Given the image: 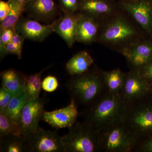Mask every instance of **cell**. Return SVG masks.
Segmentation results:
<instances>
[{
    "mask_svg": "<svg viewBox=\"0 0 152 152\" xmlns=\"http://www.w3.org/2000/svg\"><path fill=\"white\" fill-rule=\"evenodd\" d=\"M99 22L97 42L120 53L146 38V34L143 30L121 8L116 13Z\"/></svg>",
    "mask_w": 152,
    "mask_h": 152,
    "instance_id": "6da1fadb",
    "label": "cell"
},
{
    "mask_svg": "<svg viewBox=\"0 0 152 152\" xmlns=\"http://www.w3.org/2000/svg\"><path fill=\"white\" fill-rule=\"evenodd\" d=\"M126 104L120 94L107 91L80 113L83 121L101 132L123 121Z\"/></svg>",
    "mask_w": 152,
    "mask_h": 152,
    "instance_id": "7a4b0ae2",
    "label": "cell"
},
{
    "mask_svg": "<svg viewBox=\"0 0 152 152\" xmlns=\"http://www.w3.org/2000/svg\"><path fill=\"white\" fill-rule=\"evenodd\" d=\"M103 71L94 67L81 75L72 76L66 86L71 99L78 107L89 104L107 91Z\"/></svg>",
    "mask_w": 152,
    "mask_h": 152,
    "instance_id": "3957f363",
    "label": "cell"
},
{
    "mask_svg": "<svg viewBox=\"0 0 152 152\" xmlns=\"http://www.w3.org/2000/svg\"><path fill=\"white\" fill-rule=\"evenodd\" d=\"M123 122L135 140L136 145L151 135V95L148 94L126 104Z\"/></svg>",
    "mask_w": 152,
    "mask_h": 152,
    "instance_id": "277c9868",
    "label": "cell"
},
{
    "mask_svg": "<svg viewBox=\"0 0 152 152\" xmlns=\"http://www.w3.org/2000/svg\"><path fill=\"white\" fill-rule=\"evenodd\" d=\"M100 134L83 121L76 122L62 136L64 152H100Z\"/></svg>",
    "mask_w": 152,
    "mask_h": 152,
    "instance_id": "5b68a950",
    "label": "cell"
},
{
    "mask_svg": "<svg viewBox=\"0 0 152 152\" xmlns=\"http://www.w3.org/2000/svg\"><path fill=\"white\" fill-rule=\"evenodd\" d=\"M136 141L123 121L100 132V152H133Z\"/></svg>",
    "mask_w": 152,
    "mask_h": 152,
    "instance_id": "8992f818",
    "label": "cell"
},
{
    "mask_svg": "<svg viewBox=\"0 0 152 152\" xmlns=\"http://www.w3.org/2000/svg\"><path fill=\"white\" fill-rule=\"evenodd\" d=\"M118 4L147 36L152 37V0H120Z\"/></svg>",
    "mask_w": 152,
    "mask_h": 152,
    "instance_id": "52a82bcc",
    "label": "cell"
},
{
    "mask_svg": "<svg viewBox=\"0 0 152 152\" xmlns=\"http://www.w3.org/2000/svg\"><path fill=\"white\" fill-rule=\"evenodd\" d=\"M46 101L45 97H39L26 102L18 122L22 134L31 136L35 132L42 120Z\"/></svg>",
    "mask_w": 152,
    "mask_h": 152,
    "instance_id": "ba28073f",
    "label": "cell"
},
{
    "mask_svg": "<svg viewBox=\"0 0 152 152\" xmlns=\"http://www.w3.org/2000/svg\"><path fill=\"white\" fill-rule=\"evenodd\" d=\"M130 70L138 71L152 62V37L145 38L121 52Z\"/></svg>",
    "mask_w": 152,
    "mask_h": 152,
    "instance_id": "9c48e42d",
    "label": "cell"
},
{
    "mask_svg": "<svg viewBox=\"0 0 152 152\" xmlns=\"http://www.w3.org/2000/svg\"><path fill=\"white\" fill-rule=\"evenodd\" d=\"M29 152H64L62 136L39 127L30 137Z\"/></svg>",
    "mask_w": 152,
    "mask_h": 152,
    "instance_id": "30bf717a",
    "label": "cell"
},
{
    "mask_svg": "<svg viewBox=\"0 0 152 152\" xmlns=\"http://www.w3.org/2000/svg\"><path fill=\"white\" fill-rule=\"evenodd\" d=\"M115 0H79L78 12L101 22L119 10Z\"/></svg>",
    "mask_w": 152,
    "mask_h": 152,
    "instance_id": "8fae6325",
    "label": "cell"
},
{
    "mask_svg": "<svg viewBox=\"0 0 152 152\" xmlns=\"http://www.w3.org/2000/svg\"><path fill=\"white\" fill-rule=\"evenodd\" d=\"M150 88L151 86L142 78L137 71L130 70L125 73L120 94L126 104L148 94Z\"/></svg>",
    "mask_w": 152,
    "mask_h": 152,
    "instance_id": "7c38bea8",
    "label": "cell"
},
{
    "mask_svg": "<svg viewBox=\"0 0 152 152\" xmlns=\"http://www.w3.org/2000/svg\"><path fill=\"white\" fill-rule=\"evenodd\" d=\"M79 115L78 106L73 100L71 99L70 103L65 107L50 112L44 111L41 121L57 129H69L77 122Z\"/></svg>",
    "mask_w": 152,
    "mask_h": 152,
    "instance_id": "4fadbf2b",
    "label": "cell"
},
{
    "mask_svg": "<svg viewBox=\"0 0 152 152\" xmlns=\"http://www.w3.org/2000/svg\"><path fill=\"white\" fill-rule=\"evenodd\" d=\"M15 29L25 39L40 42L44 40L53 32V24H41L34 19L22 17L16 26Z\"/></svg>",
    "mask_w": 152,
    "mask_h": 152,
    "instance_id": "5bb4252c",
    "label": "cell"
},
{
    "mask_svg": "<svg viewBox=\"0 0 152 152\" xmlns=\"http://www.w3.org/2000/svg\"><path fill=\"white\" fill-rule=\"evenodd\" d=\"M99 28V22L77 12V42L86 45H91L97 42Z\"/></svg>",
    "mask_w": 152,
    "mask_h": 152,
    "instance_id": "9a60e30c",
    "label": "cell"
},
{
    "mask_svg": "<svg viewBox=\"0 0 152 152\" xmlns=\"http://www.w3.org/2000/svg\"><path fill=\"white\" fill-rule=\"evenodd\" d=\"M25 12L34 20L48 23L56 16L57 8L53 0H28Z\"/></svg>",
    "mask_w": 152,
    "mask_h": 152,
    "instance_id": "2e32d148",
    "label": "cell"
},
{
    "mask_svg": "<svg viewBox=\"0 0 152 152\" xmlns=\"http://www.w3.org/2000/svg\"><path fill=\"white\" fill-rule=\"evenodd\" d=\"M77 12L65 14L64 16L53 22V32L65 42L69 48H72L76 41Z\"/></svg>",
    "mask_w": 152,
    "mask_h": 152,
    "instance_id": "e0dca14e",
    "label": "cell"
},
{
    "mask_svg": "<svg viewBox=\"0 0 152 152\" xmlns=\"http://www.w3.org/2000/svg\"><path fill=\"white\" fill-rule=\"evenodd\" d=\"M26 77V75L16 70H6L1 74V86L16 96L24 91Z\"/></svg>",
    "mask_w": 152,
    "mask_h": 152,
    "instance_id": "ac0fdd59",
    "label": "cell"
},
{
    "mask_svg": "<svg viewBox=\"0 0 152 152\" xmlns=\"http://www.w3.org/2000/svg\"><path fill=\"white\" fill-rule=\"evenodd\" d=\"M94 64V59L86 51L74 55L66 64V69L71 76L78 75L86 72Z\"/></svg>",
    "mask_w": 152,
    "mask_h": 152,
    "instance_id": "d6986e66",
    "label": "cell"
},
{
    "mask_svg": "<svg viewBox=\"0 0 152 152\" xmlns=\"http://www.w3.org/2000/svg\"><path fill=\"white\" fill-rule=\"evenodd\" d=\"M30 137L12 135L0 138V152H29Z\"/></svg>",
    "mask_w": 152,
    "mask_h": 152,
    "instance_id": "ffe728a7",
    "label": "cell"
},
{
    "mask_svg": "<svg viewBox=\"0 0 152 152\" xmlns=\"http://www.w3.org/2000/svg\"><path fill=\"white\" fill-rule=\"evenodd\" d=\"M50 66H49L39 72L26 76L24 87V91L26 96L27 100L34 99L39 97L42 88V75Z\"/></svg>",
    "mask_w": 152,
    "mask_h": 152,
    "instance_id": "44dd1931",
    "label": "cell"
},
{
    "mask_svg": "<svg viewBox=\"0 0 152 152\" xmlns=\"http://www.w3.org/2000/svg\"><path fill=\"white\" fill-rule=\"evenodd\" d=\"M125 73L118 68L110 71H103L104 81L108 91L113 94H120Z\"/></svg>",
    "mask_w": 152,
    "mask_h": 152,
    "instance_id": "7402d4cb",
    "label": "cell"
},
{
    "mask_svg": "<svg viewBox=\"0 0 152 152\" xmlns=\"http://www.w3.org/2000/svg\"><path fill=\"white\" fill-rule=\"evenodd\" d=\"M11 10L5 18L1 22V29L15 28L16 26L22 18L26 6L13 0H9Z\"/></svg>",
    "mask_w": 152,
    "mask_h": 152,
    "instance_id": "603a6c76",
    "label": "cell"
},
{
    "mask_svg": "<svg viewBox=\"0 0 152 152\" xmlns=\"http://www.w3.org/2000/svg\"><path fill=\"white\" fill-rule=\"evenodd\" d=\"M22 134L19 123L12 119L5 112L0 111V138L12 135Z\"/></svg>",
    "mask_w": 152,
    "mask_h": 152,
    "instance_id": "cb8c5ba5",
    "label": "cell"
},
{
    "mask_svg": "<svg viewBox=\"0 0 152 152\" xmlns=\"http://www.w3.org/2000/svg\"><path fill=\"white\" fill-rule=\"evenodd\" d=\"M27 101L23 91L12 99L6 110V114L12 119L18 122L22 110Z\"/></svg>",
    "mask_w": 152,
    "mask_h": 152,
    "instance_id": "d4e9b609",
    "label": "cell"
},
{
    "mask_svg": "<svg viewBox=\"0 0 152 152\" xmlns=\"http://www.w3.org/2000/svg\"><path fill=\"white\" fill-rule=\"evenodd\" d=\"M59 2L65 14H75L78 11L79 0H59Z\"/></svg>",
    "mask_w": 152,
    "mask_h": 152,
    "instance_id": "484cf974",
    "label": "cell"
},
{
    "mask_svg": "<svg viewBox=\"0 0 152 152\" xmlns=\"http://www.w3.org/2000/svg\"><path fill=\"white\" fill-rule=\"evenodd\" d=\"M58 87V82L55 76H47L42 81V89L47 92H53Z\"/></svg>",
    "mask_w": 152,
    "mask_h": 152,
    "instance_id": "4316f807",
    "label": "cell"
},
{
    "mask_svg": "<svg viewBox=\"0 0 152 152\" xmlns=\"http://www.w3.org/2000/svg\"><path fill=\"white\" fill-rule=\"evenodd\" d=\"M15 95L6 90L4 87L0 89V111L6 112L11 100Z\"/></svg>",
    "mask_w": 152,
    "mask_h": 152,
    "instance_id": "83f0119b",
    "label": "cell"
},
{
    "mask_svg": "<svg viewBox=\"0 0 152 152\" xmlns=\"http://www.w3.org/2000/svg\"><path fill=\"white\" fill-rule=\"evenodd\" d=\"M133 152H152V134L137 144Z\"/></svg>",
    "mask_w": 152,
    "mask_h": 152,
    "instance_id": "f1b7e54d",
    "label": "cell"
},
{
    "mask_svg": "<svg viewBox=\"0 0 152 152\" xmlns=\"http://www.w3.org/2000/svg\"><path fill=\"white\" fill-rule=\"evenodd\" d=\"M137 72L142 78L151 86H152V62Z\"/></svg>",
    "mask_w": 152,
    "mask_h": 152,
    "instance_id": "f546056e",
    "label": "cell"
},
{
    "mask_svg": "<svg viewBox=\"0 0 152 152\" xmlns=\"http://www.w3.org/2000/svg\"><path fill=\"white\" fill-rule=\"evenodd\" d=\"M15 28H6L4 29H1V35H0V41L4 44L10 43L12 42L13 37Z\"/></svg>",
    "mask_w": 152,
    "mask_h": 152,
    "instance_id": "4dcf8cb0",
    "label": "cell"
},
{
    "mask_svg": "<svg viewBox=\"0 0 152 152\" xmlns=\"http://www.w3.org/2000/svg\"><path fill=\"white\" fill-rule=\"evenodd\" d=\"M11 7L8 1L7 2L1 0L0 1V21H2L7 16Z\"/></svg>",
    "mask_w": 152,
    "mask_h": 152,
    "instance_id": "1f68e13d",
    "label": "cell"
},
{
    "mask_svg": "<svg viewBox=\"0 0 152 152\" xmlns=\"http://www.w3.org/2000/svg\"><path fill=\"white\" fill-rule=\"evenodd\" d=\"M25 39L24 37L21 34L18 32L16 29L15 30L12 42L22 52Z\"/></svg>",
    "mask_w": 152,
    "mask_h": 152,
    "instance_id": "d6a6232c",
    "label": "cell"
},
{
    "mask_svg": "<svg viewBox=\"0 0 152 152\" xmlns=\"http://www.w3.org/2000/svg\"><path fill=\"white\" fill-rule=\"evenodd\" d=\"M5 45L9 54L16 55L19 59L22 58V52L19 50L13 43L11 42L10 43Z\"/></svg>",
    "mask_w": 152,
    "mask_h": 152,
    "instance_id": "836d02e7",
    "label": "cell"
},
{
    "mask_svg": "<svg viewBox=\"0 0 152 152\" xmlns=\"http://www.w3.org/2000/svg\"><path fill=\"white\" fill-rule=\"evenodd\" d=\"M8 54L4 44L1 41H0V55L1 59L4 58Z\"/></svg>",
    "mask_w": 152,
    "mask_h": 152,
    "instance_id": "e575fe53",
    "label": "cell"
},
{
    "mask_svg": "<svg viewBox=\"0 0 152 152\" xmlns=\"http://www.w3.org/2000/svg\"><path fill=\"white\" fill-rule=\"evenodd\" d=\"M13 1L21 4L26 6L28 0H13Z\"/></svg>",
    "mask_w": 152,
    "mask_h": 152,
    "instance_id": "d590c367",
    "label": "cell"
},
{
    "mask_svg": "<svg viewBox=\"0 0 152 152\" xmlns=\"http://www.w3.org/2000/svg\"><path fill=\"white\" fill-rule=\"evenodd\" d=\"M149 94L151 95L152 96V86H151V88H150V91L149 93Z\"/></svg>",
    "mask_w": 152,
    "mask_h": 152,
    "instance_id": "8d00e7d4",
    "label": "cell"
}]
</instances>
